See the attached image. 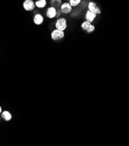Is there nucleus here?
Segmentation results:
<instances>
[{
  "label": "nucleus",
  "mask_w": 129,
  "mask_h": 146,
  "mask_svg": "<svg viewBox=\"0 0 129 146\" xmlns=\"http://www.w3.org/2000/svg\"><path fill=\"white\" fill-rule=\"evenodd\" d=\"M57 9L54 7H50L47 9L46 12V16L50 19H53L56 17Z\"/></svg>",
  "instance_id": "nucleus-6"
},
{
  "label": "nucleus",
  "mask_w": 129,
  "mask_h": 146,
  "mask_svg": "<svg viewBox=\"0 0 129 146\" xmlns=\"http://www.w3.org/2000/svg\"><path fill=\"white\" fill-rule=\"evenodd\" d=\"M36 7L38 8H44L47 6V0H37L34 2Z\"/></svg>",
  "instance_id": "nucleus-10"
},
{
  "label": "nucleus",
  "mask_w": 129,
  "mask_h": 146,
  "mask_svg": "<svg viewBox=\"0 0 129 146\" xmlns=\"http://www.w3.org/2000/svg\"><path fill=\"white\" fill-rule=\"evenodd\" d=\"M87 9L92 12L96 13L97 15H99L101 13V10L100 8L95 3L92 1H90L88 3Z\"/></svg>",
  "instance_id": "nucleus-5"
},
{
  "label": "nucleus",
  "mask_w": 129,
  "mask_h": 146,
  "mask_svg": "<svg viewBox=\"0 0 129 146\" xmlns=\"http://www.w3.org/2000/svg\"><path fill=\"white\" fill-rule=\"evenodd\" d=\"M3 112V111H2V108H1V107L0 106V114L1 113V112Z\"/></svg>",
  "instance_id": "nucleus-13"
},
{
  "label": "nucleus",
  "mask_w": 129,
  "mask_h": 146,
  "mask_svg": "<svg viewBox=\"0 0 129 146\" xmlns=\"http://www.w3.org/2000/svg\"><path fill=\"white\" fill-rule=\"evenodd\" d=\"M91 25V23L87 21H84L80 25V27L81 28L82 30L84 32L86 31V30L90 27V26Z\"/></svg>",
  "instance_id": "nucleus-11"
},
{
  "label": "nucleus",
  "mask_w": 129,
  "mask_h": 146,
  "mask_svg": "<svg viewBox=\"0 0 129 146\" xmlns=\"http://www.w3.org/2000/svg\"><path fill=\"white\" fill-rule=\"evenodd\" d=\"M33 23L37 25V26H40L41 25L43 22L44 21V18L43 17V15L41 13H36L34 15V16L33 17Z\"/></svg>",
  "instance_id": "nucleus-8"
},
{
  "label": "nucleus",
  "mask_w": 129,
  "mask_h": 146,
  "mask_svg": "<svg viewBox=\"0 0 129 146\" xmlns=\"http://www.w3.org/2000/svg\"><path fill=\"white\" fill-rule=\"evenodd\" d=\"M1 116H0V120H1Z\"/></svg>",
  "instance_id": "nucleus-14"
},
{
  "label": "nucleus",
  "mask_w": 129,
  "mask_h": 146,
  "mask_svg": "<svg viewBox=\"0 0 129 146\" xmlns=\"http://www.w3.org/2000/svg\"><path fill=\"white\" fill-rule=\"evenodd\" d=\"M23 9L26 11H33L35 8V3L33 0H24L22 4Z\"/></svg>",
  "instance_id": "nucleus-3"
},
{
  "label": "nucleus",
  "mask_w": 129,
  "mask_h": 146,
  "mask_svg": "<svg viewBox=\"0 0 129 146\" xmlns=\"http://www.w3.org/2000/svg\"><path fill=\"white\" fill-rule=\"evenodd\" d=\"M97 17V15L94 12H91L90 11L87 9L85 13V21H87L91 23H93L94 21Z\"/></svg>",
  "instance_id": "nucleus-7"
},
{
  "label": "nucleus",
  "mask_w": 129,
  "mask_h": 146,
  "mask_svg": "<svg viewBox=\"0 0 129 146\" xmlns=\"http://www.w3.org/2000/svg\"><path fill=\"white\" fill-rule=\"evenodd\" d=\"M81 1L82 0H69L68 3L73 8H76L81 4Z\"/></svg>",
  "instance_id": "nucleus-12"
},
{
  "label": "nucleus",
  "mask_w": 129,
  "mask_h": 146,
  "mask_svg": "<svg viewBox=\"0 0 129 146\" xmlns=\"http://www.w3.org/2000/svg\"><path fill=\"white\" fill-rule=\"evenodd\" d=\"M67 27V20L65 18H57L55 22V28L61 31H65Z\"/></svg>",
  "instance_id": "nucleus-1"
},
{
  "label": "nucleus",
  "mask_w": 129,
  "mask_h": 146,
  "mask_svg": "<svg viewBox=\"0 0 129 146\" xmlns=\"http://www.w3.org/2000/svg\"><path fill=\"white\" fill-rule=\"evenodd\" d=\"M60 9L64 15H67L73 11V7H71L68 2H65L61 4Z\"/></svg>",
  "instance_id": "nucleus-4"
},
{
  "label": "nucleus",
  "mask_w": 129,
  "mask_h": 146,
  "mask_svg": "<svg viewBox=\"0 0 129 146\" xmlns=\"http://www.w3.org/2000/svg\"><path fill=\"white\" fill-rule=\"evenodd\" d=\"M51 38L55 41H60L63 39L65 36V31H61L58 29H55L52 31L51 32Z\"/></svg>",
  "instance_id": "nucleus-2"
},
{
  "label": "nucleus",
  "mask_w": 129,
  "mask_h": 146,
  "mask_svg": "<svg viewBox=\"0 0 129 146\" xmlns=\"http://www.w3.org/2000/svg\"><path fill=\"white\" fill-rule=\"evenodd\" d=\"M1 117L6 122H9L12 118V114L7 110H5L3 111L1 113Z\"/></svg>",
  "instance_id": "nucleus-9"
}]
</instances>
